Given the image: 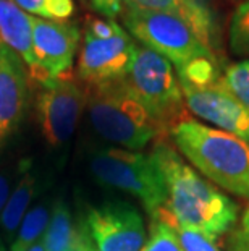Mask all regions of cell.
Here are the masks:
<instances>
[{
	"label": "cell",
	"instance_id": "cell-1",
	"mask_svg": "<svg viewBox=\"0 0 249 251\" xmlns=\"http://www.w3.org/2000/svg\"><path fill=\"white\" fill-rule=\"evenodd\" d=\"M156 157L165 177L167 214L175 226L219 240L238 219V204L180 157L163 138L154 144Z\"/></svg>",
	"mask_w": 249,
	"mask_h": 251
},
{
	"label": "cell",
	"instance_id": "cell-2",
	"mask_svg": "<svg viewBox=\"0 0 249 251\" xmlns=\"http://www.w3.org/2000/svg\"><path fill=\"white\" fill-rule=\"evenodd\" d=\"M120 18L135 41L172 63L180 83L199 86L222 78L217 54L181 20L128 5Z\"/></svg>",
	"mask_w": 249,
	"mask_h": 251
},
{
	"label": "cell",
	"instance_id": "cell-3",
	"mask_svg": "<svg viewBox=\"0 0 249 251\" xmlns=\"http://www.w3.org/2000/svg\"><path fill=\"white\" fill-rule=\"evenodd\" d=\"M170 136L189 165L210 183L249 196V143L189 117L172 128Z\"/></svg>",
	"mask_w": 249,
	"mask_h": 251
},
{
	"label": "cell",
	"instance_id": "cell-4",
	"mask_svg": "<svg viewBox=\"0 0 249 251\" xmlns=\"http://www.w3.org/2000/svg\"><path fill=\"white\" fill-rule=\"evenodd\" d=\"M86 86V114L94 131L128 151H141L167 135L123 79Z\"/></svg>",
	"mask_w": 249,
	"mask_h": 251
},
{
	"label": "cell",
	"instance_id": "cell-5",
	"mask_svg": "<svg viewBox=\"0 0 249 251\" xmlns=\"http://www.w3.org/2000/svg\"><path fill=\"white\" fill-rule=\"evenodd\" d=\"M89 170L100 185L137 198L151 217L165 209V177L152 154L121 148L100 149L89 159Z\"/></svg>",
	"mask_w": 249,
	"mask_h": 251
},
{
	"label": "cell",
	"instance_id": "cell-6",
	"mask_svg": "<svg viewBox=\"0 0 249 251\" xmlns=\"http://www.w3.org/2000/svg\"><path fill=\"white\" fill-rule=\"evenodd\" d=\"M125 83L149 115L165 133L188 119L186 102L177 72L170 62L151 49L137 44L133 67Z\"/></svg>",
	"mask_w": 249,
	"mask_h": 251
},
{
	"label": "cell",
	"instance_id": "cell-7",
	"mask_svg": "<svg viewBox=\"0 0 249 251\" xmlns=\"http://www.w3.org/2000/svg\"><path fill=\"white\" fill-rule=\"evenodd\" d=\"M84 110L86 86L75 72L41 84L36 115L42 136L50 146H63L71 140Z\"/></svg>",
	"mask_w": 249,
	"mask_h": 251
},
{
	"label": "cell",
	"instance_id": "cell-8",
	"mask_svg": "<svg viewBox=\"0 0 249 251\" xmlns=\"http://www.w3.org/2000/svg\"><path fill=\"white\" fill-rule=\"evenodd\" d=\"M84 228L96 251H141L147 238L144 217L125 201L89 207Z\"/></svg>",
	"mask_w": 249,
	"mask_h": 251
},
{
	"label": "cell",
	"instance_id": "cell-9",
	"mask_svg": "<svg viewBox=\"0 0 249 251\" xmlns=\"http://www.w3.org/2000/svg\"><path fill=\"white\" fill-rule=\"evenodd\" d=\"M81 46V29L75 21H49L33 18V49L36 72L31 79L45 84L73 72Z\"/></svg>",
	"mask_w": 249,
	"mask_h": 251
},
{
	"label": "cell",
	"instance_id": "cell-10",
	"mask_svg": "<svg viewBox=\"0 0 249 251\" xmlns=\"http://www.w3.org/2000/svg\"><path fill=\"white\" fill-rule=\"evenodd\" d=\"M136 50L137 44L125 28L105 39L83 34L75 73L84 84L118 81L133 67Z\"/></svg>",
	"mask_w": 249,
	"mask_h": 251
},
{
	"label": "cell",
	"instance_id": "cell-11",
	"mask_svg": "<svg viewBox=\"0 0 249 251\" xmlns=\"http://www.w3.org/2000/svg\"><path fill=\"white\" fill-rule=\"evenodd\" d=\"M188 110L214 128L249 143V110L233 96L224 79L207 84L180 83Z\"/></svg>",
	"mask_w": 249,
	"mask_h": 251
},
{
	"label": "cell",
	"instance_id": "cell-12",
	"mask_svg": "<svg viewBox=\"0 0 249 251\" xmlns=\"http://www.w3.org/2000/svg\"><path fill=\"white\" fill-rule=\"evenodd\" d=\"M28 78L24 62L0 41V140L20 124L24 114Z\"/></svg>",
	"mask_w": 249,
	"mask_h": 251
},
{
	"label": "cell",
	"instance_id": "cell-13",
	"mask_svg": "<svg viewBox=\"0 0 249 251\" xmlns=\"http://www.w3.org/2000/svg\"><path fill=\"white\" fill-rule=\"evenodd\" d=\"M128 7L165 13L186 23L193 33L217 54L220 31L217 15L209 0H121Z\"/></svg>",
	"mask_w": 249,
	"mask_h": 251
},
{
	"label": "cell",
	"instance_id": "cell-14",
	"mask_svg": "<svg viewBox=\"0 0 249 251\" xmlns=\"http://www.w3.org/2000/svg\"><path fill=\"white\" fill-rule=\"evenodd\" d=\"M33 18L34 17L21 10L13 0H0V41L24 62L29 78L36 72Z\"/></svg>",
	"mask_w": 249,
	"mask_h": 251
},
{
	"label": "cell",
	"instance_id": "cell-15",
	"mask_svg": "<svg viewBox=\"0 0 249 251\" xmlns=\"http://www.w3.org/2000/svg\"><path fill=\"white\" fill-rule=\"evenodd\" d=\"M36 183H38V180H36V175L31 169V162L23 161L17 183L12 188V193H10L2 214H0V240H2L7 251L18 232L21 222H23L26 212L31 209V201H33L36 188H38Z\"/></svg>",
	"mask_w": 249,
	"mask_h": 251
},
{
	"label": "cell",
	"instance_id": "cell-16",
	"mask_svg": "<svg viewBox=\"0 0 249 251\" xmlns=\"http://www.w3.org/2000/svg\"><path fill=\"white\" fill-rule=\"evenodd\" d=\"M81 228L73 224L71 211L65 201L58 200L50 209V219L42 237L45 251H70L78 242Z\"/></svg>",
	"mask_w": 249,
	"mask_h": 251
},
{
	"label": "cell",
	"instance_id": "cell-17",
	"mask_svg": "<svg viewBox=\"0 0 249 251\" xmlns=\"http://www.w3.org/2000/svg\"><path fill=\"white\" fill-rule=\"evenodd\" d=\"M50 209L52 207L44 204V202L31 207L26 212V216L23 219V222H21L17 235H15L12 245H10L8 251H28L38 242H41L47 228V224H49Z\"/></svg>",
	"mask_w": 249,
	"mask_h": 251
},
{
	"label": "cell",
	"instance_id": "cell-18",
	"mask_svg": "<svg viewBox=\"0 0 249 251\" xmlns=\"http://www.w3.org/2000/svg\"><path fill=\"white\" fill-rule=\"evenodd\" d=\"M141 251H183L167 209H162L157 216L151 217L149 232Z\"/></svg>",
	"mask_w": 249,
	"mask_h": 251
},
{
	"label": "cell",
	"instance_id": "cell-19",
	"mask_svg": "<svg viewBox=\"0 0 249 251\" xmlns=\"http://www.w3.org/2000/svg\"><path fill=\"white\" fill-rule=\"evenodd\" d=\"M31 17L49 21H68L75 13V0H13Z\"/></svg>",
	"mask_w": 249,
	"mask_h": 251
},
{
	"label": "cell",
	"instance_id": "cell-20",
	"mask_svg": "<svg viewBox=\"0 0 249 251\" xmlns=\"http://www.w3.org/2000/svg\"><path fill=\"white\" fill-rule=\"evenodd\" d=\"M228 44L235 55L249 57V0L240 2L231 13Z\"/></svg>",
	"mask_w": 249,
	"mask_h": 251
},
{
	"label": "cell",
	"instance_id": "cell-21",
	"mask_svg": "<svg viewBox=\"0 0 249 251\" xmlns=\"http://www.w3.org/2000/svg\"><path fill=\"white\" fill-rule=\"evenodd\" d=\"M222 79L233 96L249 110V58L230 63L222 73Z\"/></svg>",
	"mask_w": 249,
	"mask_h": 251
},
{
	"label": "cell",
	"instance_id": "cell-22",
	"mask_svg": "<svg viewBox=\"0 0 249 251\" xmlns=\"http://www.w3.org/2000/svg\"><path fill=\"white\" fill-rule=\"evenodd\" d=\"M175 230H177L178 240L181 243L183 251H220L219 245H217V240L207 237V235L196 232V230H189V228L175 226Z\"/></svg>",
	"mask_w": 249,
	"mask_h": 251
},
{
	"label": "cell",
	"instance_id": "cell-23",
	"mask_svg": "<svg viewBox=\"0 0 249 251\" xmlns=\"http://www.w3.org/2000/svg\"><path fill=\"white\" fill-rule=\"evenodd\" d=\"M89 3L104 18L115 20L123 12V2L121 0H89Z\"/></svg>",
	"mask_w": 249,
	"mask_h": 251
},
{
	"label": "cell",
	"instance_id": "cell-24",
	"mask_svg": "<svg viewBox=\"0 0 249 251\" xmlns=\"http://www.w3.org/2000/svg\"><path fill=\"white\" fill-rule=\"evenodd\" d=\"M20 167H21V164H20ZM20 167L15 169L13 172H10V170H0V214H2L5 202H7L10 193H12L13 175L20 172ZM0 251H7V248L3 247L2 240H0Z\"/></svg>",
	"mask_w": 249,
	"mask_h": 251
},
{
	"label": "cell",
	"instance_id": "cell-25",
	"mask_svg": "<svg viewBox=\"0 0 249 251\" xmlns=\"http://www.w3.org/2000/svg\"><path fill=\"white\" fill-rule=\"evenodd\" d=\"M228 251H249V240L245 237L241 230L231 233L228 242Z\"/></svg>",
	"mask_w": 249,
	"mask_h": 251
},
{
	"label": "cell",
	"instance_id": "cell-26",
	"mask_svg": "<svg viewBox=\"0 0 249 251\" xmlns=\"http://www.w3.org/2000/svg\"><path fill=\"white\" fill-rule=\"evenodd\" d=\"M86 238H88V235H86V228H81V233H79V238H78V242L75 243V247H73L70 251H86Z\"/></svg>",
	"mask_w": 249,
	"mask_h": 251
},
{
	"label": "cell",
	"instance_id": "cell-27",
	"mask_svg": "<svg viewBox=\"0 0 249 251\" xmlns=\"http://www.w3.org/2000/svg\"><path fill=\"white\" fill-rule=\"evenodd\" d=\"M241 232L245 233V237L249 240V206L248 209L245 211V216H243V221H241Z\"/></svg>",
	"mask_w": 249,
	"mask_h": 251
},
{
	"label": "cell",
	"instance_id": "cell-28",
	"mask_svg": "<svg viewBox=\"0 0 249 251\" xmlns=\"http://www.w3.org/2000/svg\"><path fill=\"white\" fill-rule=\"evenodd\" d=\"M28 251H45V250H44V245H42V242H38L33 248H29Z\"/></svg>",
	"mask_w": 249,
	"mask_h": 251
},
{
	"label": "cell",
	"instance_id": "cell-29",
	"mask_svg": "<svg viewBox=\"0 0 249 251\" xmlns=\"http://www.w3.org/2000/svg\"><path fill=\"white\" fill-rule=\"evenodd\" d=\"M86 251H96V248H94V245L91 242V238H89V235H88V240H86Z\"/></svg>",
	"mask_w": 249,
	"mask_h": 251
},
{
	"label": "cell",
	"instance_id": "cell-30",
	"mask_svg": "<svg viewBox=\"0 0 249 251\" xmlns=\"http://www.w3.org/2000/svg\"><path fill=\"white\" fill-rule=\"evenodd\" d=\"M233 2H236V3H240V2H245V0H233Z\"/></svg>",
	"mask_w": 249,
	"mask_h": 251
},
{
	"label": "cell",
	"instance_id": "cell-31",
	"mask_svg": "<svg viewBox=\"0 0 249 251\" xmlns=\"http://www.w3.org/2000/svg\"><path fill=\"white\" fill-rule=\"evenodd\" d=\"M86 235H88V233H86ZM86 240H88V238H86Z\"/></svg>",
	"mask_w": 249,
	"mask_h": 251
}]
</instances>
